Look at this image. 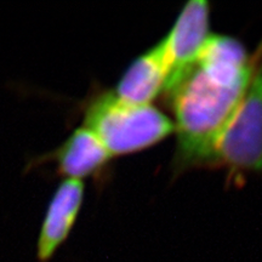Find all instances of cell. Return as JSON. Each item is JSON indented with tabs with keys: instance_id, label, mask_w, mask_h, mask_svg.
Instances as JSON below:
<instances>
[{
	"instance_id": "4",
	"label": "cell",
	"mask_w": 262,
	"mask_h": 262,
	"mask_svg": "<svg viewBox=\"0 0 262 262\" xmlns=\"http://www.w3.org/2000/svg\"><path fill=\"white\" fill-rule=\"evenodd\" d=\"M211 34L209 3L206 0L188 2L182 8L172 28L163 38L170 66L165 91L189 66L194 63Z\"/></svg>"
},
{
	"instance_id": "5",
	"label": "cell",
	"mask_w": 262,
	"mask_h": 262,
	"mask_svg": "<svg viewBox=\"0 0 262 262\" xmlns=\"http://www.w3.org/2000/svg\"><path fill=\"white\" fill-rule=\"evenodd\" d=\"M84 201L83 180L66 179L61 182L45 211L37 242L39 262H49L67 241Z\"/></svg>"
},
{
	"instance_id": "6",
	"label": "cell",
	"mask_w": 262,
	"mask_h": 262,
	"mask_svg": "<svg viewBox=\"0 0 262 262\" xmlns=\"http://www.w3.org/2000/svg\"><path fill=\"white\" fill-rule=\"evenodd\" d=\"M112 158L101 141L85 126L78 127L60 146L44 155L33 157L26 170L47 162H55L57 172L67 179L81 180L96 173Z\"/></svg>"
},
{
	"instance_id": "1",
	"label": "cell",
	"mask_w": 262,
	"mask_h": 262,
	"mask_svg": "<svg viewBox=\"0 0 262 262\" xmlns=\"http://www.w3.org/2000/svg\"><path fill=\"white\" fill-rule=\"evenodd\" d=\"M251 68V55L237 38L211 34L194 63L163 94L175 116L176 168L206 165L247 89Z\"/></svg>"
},
{
	"instance_id": "3",
	"label": "cell",
	"mask_w": 262,
	"mask_h": 262,
	"mask_svg": "<svg viewBox=\"0 0 262 262\" xmlns=\"http://www.w3.org/2000/svg\"><path fill=\"white\" fill-rule=\"evenodd\" d=\"M238 106L216 137L206 165L227 169L229 178L262 173V41Z\"/></svg>"
},
{
	"instance_id": "7",
	"label": "cell",
	"mask_w": 262,
	"mask_h": 262,
	"mask_svg": "<svg viewBox=\"0 0 262 262\" xmlns=\"http://www.w3.org/2000/svg\"><path fill=\"white\" fill-rule=\"evenodd\" d=\"M169 75L168 55L162 39L131 62L112 93L125 102L152 104V101L165 91Z\"/></svg>"
},
{
	"instance_id": "2",
	"label": "cell",
	"mask_w": 262,
	"mask_h": 262,
	"mask_svg": "<svg viewBox=\"0 0 262 262\" xmlns=\"http://www.w3.org/2000/svg\"><path fill=\"white\" fill-rule=\"evenodd\" d=\"M89 129L111 157L139 152L175 133L173 122L153 104H133L104 91L91 98L84 111Z\"/></svg>"
}]
</instances>
